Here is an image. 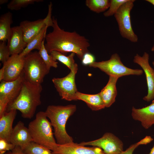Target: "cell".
<instances>
[{"instance_id":"d6a6232c","label":"cell","mask_w":154,"mask_h":154,"mask_svg":"<svg viewBox=\"0 0 154 154\" xmlns=\"http://www.w3.org/2000/svg\"><path fill=\"white\" fill-rule=\"evenodd\" d=\"M9 102V101L7 98H0V116L6 112Z\"/></svg>"},{"instance_id":"7402d4cb","label":"cell","mask_w":154,"mask_h":154,"mask_svg":"<svg viewBox=\"0 0 154 154\" xmlns=\"http://www.w3.org/2000/svg\"><path fill=\"white\" fill-rule=\"evenodd\" d=\"M48 27V25L45 26L39 33L27 44L25 48L19 54L21 56L24 57L34 49H37L38 51L40 50L42 41L45 38L47 29Z\"/></svg>"},{"instance_id":"277c9868","label":"cell","mask_w":154,"mask_h":154,"mask_svg":"<svg viewBox=\"0 0 154 154\" xmlns=\"http://www.w3.org/2000/svg\"><path fill=\"white\" fill-rule=\"evenodd\" d=\"M52 127L45 112L41 111L36 114L35 119L29 123L28 128L33 142L52 151L58 144L54 137Z\"/></svg>"},{"instance_id":"ffe728a7","label":"cell","mask_w":154,"mask_h":154,"mask_svg":"<svg viewBox=\"0 0 154 154\" xmlns=\"http://www.w3.org/2000/svg\"><path fill=\"white\" fill-rule=\"evenodd\" d=\"M77 100H82L92 111H97L106 107L100 93L94 94L83 93L78 91L76 94Z\"/></svg>"},{"instance_id":"7a4b0ae2","label":"cell","mask_w":154,"mask_h":154,"mask_svg":"<svg viewBox=\"0 0 154 154\" xmlns=\"http://www.w3.org/2000/svg\"><path fill=\"white\" fill-rule=\"evenodd\" d=\"M41 84H35L25 79L18 95L8 105L6 112L12 110L19 111L22 116L31 119L34 116L37 107L41 104Z\"/></svg>"},{"instance_id":"4316f807","label":"cell","mask_w":154,"mask_h":154,"mask_svg":"<svg viewBox=\"0 0 154 154\" xmlns=\"http://www.w3.org/2000/svg\"><path fill=\"white\" fill-rule=\"evenodd\" d=\"M43 1L42 0H12L7 4V8L12 11H17L30 5Z\"/></svg>"},{"instance_id":"5bb4252c","label":"cell","mask_w":154,"mask_h":154,"mask_svg":"<svg viewBox=\"0 0 154 154\" xmlns=\"http://www.w3.org/2000/svg\"><path fill=\"white\" fill-rule=\"evenodd\" d=\"M25 79L23 72L21 75L15 80L1 81L0 84V98H7L9 103L12 102L19 94Z\"/></svg>"},{"instance_id":"d4e9b609","label":"cell","mask_w":154,"mask_h":154,"mask_svg":"<svg viewBox=\"0 0 154 154\" xmlns=\"http://www.w3.org/2000/svg\"><path fill=\"white\" fill-rule=\"evenodd\" d=\"M23 150L27 154H53L48 149L33 141L29 143Z\"/></svg>"},{"instance_id":"8fae6325","label":"cell","mask_w":154,"mask_h":154,"mask_svg":"<svg viewBox=\"0 0 154 154\" xmlns=\"http://www.w3.org/2000/svg\"><path fill=\"white\" fill-rule=\"evenodd\" d=\"M149 55L145 52L142 56L137 54L134 56L133 61L137 64L143 69L145 74L148 88L147 95L143 98V100L149 102L154 99V70L149 62Z\"/></svg>"},{"instance_id":"7c38bea8","label":"cell","mask_w":154,"mask_h":154,"mask_svg":"<svg viewBox=\"0 0 154 154\" xmlns=\"http://www.w3.org/2000/svg\"><path fill=\"white\" fill-rule=\"evenodd\" d=\"M24 57L19 54L11 55L7 61L3 64L5 68L3 80L10 81L18 78L23 72Z\"/></svg>"},{"instance_id":"484cf974","label":"cell","mask_w":154,"mask_h":154,"mask_svg":"<svg viewBox=\"0 0 154 154\" xmlns=\"http://www.w3.org/2000/svg\"><path fill=\"white\" fill-rule=\"evenodd\" d=\"M45 39V38L42 41L40 49L38 52L48 68L50 70L51 67L57 68L58 62L53 60L51 55L47 51L44 45Z\"/></svg>"},{"instance_id":"d590c367","label":"cell","mask_w":154,"mask_h":154,"mask_svg":"<svg viewBox=\"0 0 154 154\" xmlns=\"http://www.w3.org/2000/svg\"><path fill=\"white\" fill-rule=\"evenodd\" d=\"M8 0H0V4L1 5L7 3L8 2Z\"/></svg>"},{"instance_id":"3957f363","label":"cell","mask_w":154,"mask_h":154,"mask_svg":"<svg viewBox=\"0 0 154 154\" xmlns=\"http://www.w3.org/2000/svg\"><path fill=\"white\" fill-rule=\"evenodd\" d=\"M76 110L75 105L65 106L50 105L45 112L54 129V134L57 144L64 145L73 142L72 137L67 132L66 124L69 118Z\"/></svg>"},{"instance_id":"9c48e42d","label":"cell","mask_w":154,"mask_h":154,"mask_svg":"<svg viewBox=\"0 0 154 154\" xmlns=\"http://www.w3.org/2000/svg\"><path fill=\"white\" fill-rule=\"evenodd\" d=\"M78 144L85 146H92L100 148L106 154H119L123 151V145L118 137L110 132L105 133L98 139Z\"/></svg>"},{"instance_id":"836d02e7","label":"cell","mask_w":154,"mask_h":154,"mask_svg":"<svg viewBox=\"0 0 154 154\" xmlns=\"http://www.w3.org/2000/svg\"><path fill=\"white\" fill-rule=\"evenodd\" d=\"M4 154H27L20 147L15 146L12 150L7 151Z\"/></svg>"},{"instance_id":"5b68a950","label":"cell","mask_w":154,"mask_h":154,"mask_svg":"<svg viewBox=\"0 0 154 154\" xmlns=\"http://www.w3.org/2000/svg\"><path fill=\"white\" fill-rule=\"evenodd\" d=\"M49 71L38 52L32 51L24 57L23 73L27 81L41 84Z\"/></svg>"},{"instance_id":"d6986e66","label":"cell","mask_w":154,"mask_h":154,"mask_svg":"<svg viewBox=\"0 0 154 154\" xmlns=\"http://www.w3.org/2000/svg\"><path fill=\"white\" fill-rule=\"evenodd\" d=\"M118 78L110 76L107 84L99 92L106 107H110L115 101L117 94L116 84Z\"/></svg>"},{"instance_id":"f1b7e54d","label":"cell","mask_w":154,"mask_h":154,"mask_svg":"<svg viewBox=\"0 0 154 154\" xmlns=\"http://www.w3.org/2000/svg\"><path fill=\"white\" fill-rule=\"evenodd\" d=\"M153 140V139L151 136H147L139 141L131 145L125 151H123L119 154H133L135 149L139 145H146L149 143Z\"/></svg>"},{"instance_id":"52a82bcc","label":"cell","mask_w":154,"mask_h":154,"mask_svg":"<svg viewBox=\"0 0 154 154\" xmlns=\"http://www.w3.org/2000/svg\"><path fill=\"white\" fill-rule=\"evenodd\" d=\"M135 1L128 0L121 6L114 15L121 36L133 42H137L138 40L133 30L130 18V12Z\"/></svg>"},{"instance_id":"30bf717a","label":"cell","mask_w":154,"mask_h":154,"mask_svg":"<svg viewBox=\"0 0 154 154\" xmlns=\"http://www.w3.org/2000/svg\"><path fill=\"white\" fill-rule=\"evenodd\" d=\"M77 72L70 71L64 77L52 79L54 87L62 99L68 101L77 100L76 94L78 91L75 81Z\"/></svg>"},{"instance_id":"8992f818","label":"cell","mask_w":154,"mask_h":154,"mask_svg":"<svg viewBox=\"0 0 154 154\" xmlns=\"http://www.w3.org/2000/svg\"><path fill=\"white\" fill-rule=\"evenodd\" d=\"M89 66L90 67L98 68L109 76H114L118 78L130 75H140L143 73L142 70L133 69L125 66L117 53L112 54L108 60L95 62Z\"/></svg>"},{"instance_id":"44dd1931","label":"cell","mask_w":154,"mask_h":154,"mask_svg":"<svg viewBox=\"0 0 154 154\" xmlns=\"http://www.w3.org/2000/svg\"><path fill=\"white\" fill-rule=\"evenodd\" d=\"M13 22V15L10 12L1 15L0 17V41L6 42L10 35Z\"/></svg>"},{"instance_id":"603a6c76","label":"cell","mask_w":154,"mask_h":154,"mask_svg":"<svg viewBox=\"0 0 154 154\" xmlns=\"http://www.w3.org/2000/svg\"><path fill=\"white\" fill-rule=\"evenodd\" d=\"M50 54L53 60L56 61L58 60L66 65L71 71H77L78 70L77 64L75 62L74 57L75 54L74 53H71L68 56L56 51H53Z\"/></svg>"},{"instance_id":"6da1fadb","label":"cell","mask_w":154,"mask_h":154,"mask_svg":"<svg viewBox=\"0 0 154 154\" xmlns=\"http://www.w3.org/2000/svg\"><path fill=\"white\" fill-rule=\"evenodd\" d=\"M52 31L46 34L45 37V48L48 53L56 51L64 54L74 53L81 60L84 55L89 52L90 44L88 40L76 31H64L59 26L57 19L52 17Z\"/></svg>"},{"instance_id":"9a60e30c","label":"cell","mask_w":154,"mask_h":154,"mask_svg":"<svg viewBox=\"0 0 154 154\" xmlns=\"http://www.w3.org/2000/svg\"><path fill=\"white\" fill-rule=\"evenodd\" d=\"M33 141L28 128L21 121H19L13 127L9 142L14 146L20 147L23 149Z\"/></svg>"},{"instance_id":"cb8c5ba5","label":"cell","mask_w":154,"mask_h":154,"mask_svg":"<svg viewBox=\"0 0 154 154\" xmlns=\"http://www.w3.org/2000/svg\"><path fill=\"white\" fill-rule=\"evenodd\" d=\"M110 3L109 0H86L85 1L86 5L90 10L97 13L108 9Z\"/></svg>"},{"instance_id":"ab89813d","label":"cell","mask_w":154,"mask_h":154,"mask_svg":"<svg viewBox=\"0 0 154 154\" xmlns=\"http://www.w3.org/2000/svg\"><path fill=\"white\" fill-rule=\"evenodd\" d=\"M152 64L153 65L154 67V61H153L152 62Z\"/></svg>"},{"instance_id":"ba28073f","label":"cell","mask_w":154,"mask_h":154,"mask_svg":"<svg viewBox=\"0 0 154 154\" xmlns=\"http://www.w3.org/2000/svg\"><path fill=\"white\" fill-rule=\"evenodd\" d=\"M52 4L50 2L48 6V12L46 17L43 19L30 21L25 20L21 22L19 26L23 34L24 40L27 44L46 26L52 27L53 23L51 17Z\"/></svg>"},{"instance_id":"f35d334b","label":"cell","mask_w":154,"mask_h":154,"mask_svg":"<svg viewBox=\"0 0 154 154\" xmlns=\"http://www.w3.org/2000/svg\"><path fill=\"white\" fill-rule=\"evenodd\" d=\"M151 50L152 52H154V44L152 47Z\"/></svg>"},{"instance_id":"2e32d148","label":"cell","mask_w":154,"mask_h":154,"mask_svg":"<svg viewBox=\"0 0 154 154\" xmlns=\"http://www.w3.org/2000/svg\"><path fill=\"white\" fill-rule=\"evenodd\" d=\"M131 115L133 119L140 122L144 128H149L154 125V100L150 104L141 108L133 107Z\"/></svg>"},{"instance_id":"4fadbf2b","label":"cell","mask_w":154,"mask_h":154,"mask_svg":"<svg viewBox=\"0 0 154 154\" xmlns=\"http://www.w3.org/2000/svg\"><path fill=\"white\" fill-rule=\"evenodd\" d=\"M53 154H106L100 148L86 147L74 142L64 145L58 144Z\"/></svg>"},{"instance_id":"4dcf8cb0","label":"cell","mask_w":154,"mask_h":154,"mask_svg":"<svg viewBox=\"0 0 154 154\" xmlns=\"http://www.w3.org/2000/svg\"><path fill=\"white\" fill-rule=\"evenodd\" d=\"M15 147L10 142L0 138V154H4L7 151L12 150Z\"/></svg>"},{"instance_id":"e575fe53","label":"cell","mask_w":154,"mask_h":154,"mask_svg":"<svg viewBox=\"0 0 154 154\" xmlns=\"http://www.w3.org/2000/svg\"><path fill=\"white\" fill-rule=\"evenodd\" d=\"M5 74V68L3 66L0 69V81L3 80Z\"/></svg>"},{"instance_id":"8d00e7d4","label":"cell","mask_w":154,"mask_h":154,"mask_svg":"<svg viewBox=\"0 0 154 154\" xmlns=\"http://www.w3.org/2000/svg\"><path fill=\"white\" fill-rule=\"evenodd\" d=\"M146 1L154 6V0H146Z\"/></svg>"},{"instance_id":"83f0119b","label":"cell","mask_w":154,"mask_h":154,"mask_svg":"<svg viewBox=\"0 0 154 154\" xmlns=\"http://www.w3.org/2000/svg\"><path fill=\"white\" fill-rule=\"evenodd\" d=\"M128 0H111L110 7L108 10L104 13V16L106 17L114 15L119 8Z\"/></svg>"},{"instance_id":"f546056e","label":"cell","mask_w":154,"mask_h":154,"mask_svg":"<svg viewBox=\"0 0 154 154\" xmlns=\"http://www.w3.org/2000/svg\"><path fill=\"white\" fill-rule=\"evenodd\" d=\"M11 56L6 42H0V61L3 64L7 61Z\"/></svg>"},{"instance_id":"1f68e13d","label":"cell","mask_w":154,"mask_h":154,"mask_svg":"<svg viewBox=\"0 0 154 154\" xmlns=\"http://www.w3.org/2000/svg\"><path fill=\"white\" fill-rule=\"evenodd\" d=\"M94 56L89 52L86 53L84 55L81 60L82 64L84 66L89 65L95 62Z\"/></svg>"},{"instance_id":"e0dca14e","label":"cell","mask_w":154,"mask_h":154,"mask_svg":"<svg viewBox=\"0 0 154 154\" xmlns=\"http://www.w3.org/2000/svg\"><path fill=\"white\" fill-rule=\"evenodd\" d=\"M7 41V45L11 55L19 54L27 45L24 40L23 33L19 26L11 28V33Z\"/></svg>"},{"instance_id":"74e56055","label":"cell","mask_w":154,"mask_h":154,"mask_svg":"<svg viewBox=\"0 0 154 154\" xmlns=\"http://www.w3.org/2000/svg\"><path fill=\"white\" fill-rule=\"evenodd\" d=\"M149 154H154V145L151 149V151Z\"/></svg>"},{"instance_id":"ac0fdd59","label":"cell","mask_w":154,"mask_h":154,"mask_svg":"<svg viewBox=\"0 0 154 154\" xmlns=\"http://www.w3.org/2000/svg\"><path fill=\"white\" fill-rule=\"evenodd\" d=\"M17 114V110H12L5 112L0 116V138L9 142L13 129V124Z\"/></svg>"}]
</instances>
